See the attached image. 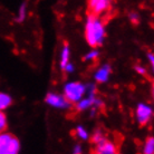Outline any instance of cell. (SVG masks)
<instances>
[{"mask_svg":"<svg viewBox=\"0 0 154 154\" xmlns=\"http://www.w3.org/2000/svg\"><path fill=\"white\" fill-rule=\"evenodd\" d=\"M85 39L93 48L100 46L105 39V25L98 16L89 14L85 21Z\"/></svg>","mask_w":154,"mask_h":154,"instance_id":"obj_1","label":"cell"},{"mask_svg":"<svg viewBox=\"0 0 154 154\" xmlns=\"http://www.w3.org/2000/svg\"><path fill=\"white\" fill-rule=\"evenodd\" d=\"M63 95L70 104H76L86 95V85L82 82H68L64 86Z\"/></svg>","mask_w":154,"mask_h":154,"instance_id":"obj_2","label":"cell"},{"mask_svg":"<svg viewBox=\"0 0 154 154\" xmlns=\"http://www.w3.org/2000/svg\"><path fill=\"white\" fill-rule=\"evenodd\" d=\"M153 116V108L152 106L146 103H140L136 106V111H135V117L137 123L141 126H144L146 124L150 123V121L152 119Z\"/></svg>","mask_w":154,"mask_h":154,"instance_id":"obj_3","label":"cell"},{"mask_svg":"<svg viewBox=\"0 0 154 154\" xmlns=\"http://www.w3.org/2000/svg\"><path fill=\"white\" fill-rule=\"evenodd\" d=\"M45 102L47 104L54 108H59V109H67L70 107V103L66 100L63 94L58 93H48L45 97Z\"/></svg>","mask_w":154,"mask_h":154,"instance_id":"obj_4","label":"cell"},{"mask_svg":"<svg viewBox=\"0 0 154 154\" xmlns=\"http://www.w3.org/2000/svg\"><path fill=\"white\" fill-rule=\"evenodd\" d=\"M112 6V0H88L89 11L93 15L100 16L107 11Z\"/></svg>","mask_w":154,"mask_h":154,"instance_id":"obj_5","label":"cell"},{"mask_svg":"<svg viewBox=\"0 0 154 154\" xmlns=\"http://www.w3.org/2000/svg\"><path fill=\"white\" fill-rule=\"evenodd\" d=\"M94 154H117L115 144L107 139L95 144V153Z\"/></svg>","mask_w":154,"mask_h":154,"instance_id":"obj_6","label":"cell"},{"mask_svg":"<svg viewBox=\"0 0 154 154\" xmlns=\"http://www.w3.org/2000/svg\"><path fill=\"white\" fill-rule=\"evenodd\" d=\"M112 74V68L108 64H104L102 65L100 68H97V70L94 74V79L95 82L100 83V84H104L109 79V76Z\"/></svg>","mask_w":154,"mask_h":154,"instance_id":"obj_7","label":"cell"},{"mask_svg":"<svg viewBox=\"0 0 154 154\" xmlns=\"http://www.w3.org/2000/svg\"><path fill=\"white\" fill-rule=\"evenodd\" d=\"M96 97V95H85L81 100H78L76 103V108L79 112H84V111L91 109L95 105Z\"/></svg>","mask_w":154,"mask_h":154,"instance_id":"obj_8","label":"cell"},{"mask_svg":"<svg viewBox=\"0 0 154 154\" xmlns=\"http://www.w3.org/2000/svg\"><path fill=\"white\" fill-rule=\"evenodd\" d=\"M68 63H70V48L68 45H64L59 56V67L64 69Z\"/></svg>","mask_w":154,"mask_h":154,"instance_id":"obj_9","label":"cell"},{"mask_svg":"<svg viewBox=\"0 0 154 154\" xmlns=\"http://www.w3.org/2000/svg\"><path fill=\"white\" fill-rule=\"evenodd\" d=\"M14 136L10 133L1 132L0 133V151H7L9 144L11 143Z\"/></svg>","mask_w":154,"mask_h":154,"instance_id":"obj_10","label":"cell"},{"mask_svg":"<svg viewBox=\"0 0 154 154\" xmlns=\"http://www.w3.org/2000/svg\"><path fill=\"white\" fill-rule=\"evenodd\" d=\"M12 104V98L11 96L7 94V93L0 92V111L4 112L5 109H7L8 107H10V105Z\"/></svg>","mask_w":154,"mask_h":154,"instance_id":"obj_11","label":"cell"},{"mask_svg":"<svg viewBox=\"0 0 154 154\" xmlns=\"http://www.w3.org/2000/svg\"><path fill=\"white\" fill-rule=\"evenodd\" d=\"M143 154H154V139L153 136L147 137L143 145Z\"/></svg>","mask_w":154,"mask_h":154,"instance_id":"obj_12","label":"cell"},{"mask_svg":"<svg viewBox=\"0 0 154 154\" xmlns=\"http://www.w3.org/2000/svg\"><path fill=\"white\" fill-rule=\"evenodd\" d=\"M26 17H27V5H26V2H23L18 8V11L16 15V20L19 23H23V20L26 19Z\"/></svg>","mask_w":154,"mask_h":154,"instance_id":"obj_13","label":"cell"},{"mask_svg":"<svg viewBox=\"0 0 154 154\" xmlns=\"http://www.w3.org/2000/svg\"><path fill=\"white\" fill-rule=\"evenodd\" d=\"M75 133H76L77 137L79 140H82V141H86V140H88V137H89L87 130H86L84 126H82V125H78V126L75 128Z\"/></svg>","mask_w":154,"mask_h":154,"instance_id":"obj_14","label":"cell"},{"mask_svg":"<svg viewBox=\"0 0 154 154\" xmlns=\"http://www.w3.org/2000/svg\"><path fill=\"white\" fill-rule=\"evenodd\" d=\"M100 56V53H98V50L96 48H93L92 50H89L87 54L84 56V59L85 60H88V62H93V60H96L97 58Z\"/></svg>","mask_w":154,"mask_h":154,"instance_id":"obj_15","label":"cell"},{"mask_svg":"<svg viewBox=\"0 0 154 154\" xmlns=\"http://www.w3.org/2000/svg\"><path fill=\"white\" fill-rule=\"evenodd\" d=\"M104 140H106V137L104 136V134H103L102 131H96L93 134L92 141L94 144H98V143L102 142V141H104Z\"/></svg>","mask_w":154,"mask_h":154,"instance_id":"obj_16","label":"cell"},{"mask_svg":"<svg viewBox=\"0 0 154 154\" xmlns=\"http://www.w3.org/2000/svg\"><path fill=\"white\" fill-rule=\"evenodd\" d=\"M6 128H7V115L5 114V112L0 111V133L5 132Z\"/></svg>","mask_w":154,"mask_h":154,"instance_id":"obj_17","label":"cell"},{"mask_svg":"<svg viewBox=\"0 0 154 154\" xmlns=\"http://www.w3.org/2000/svg\"><path fill=\"white\" fill-rule=\"evenodd\" d=\"M128 18H130V21H131L132 23H134V25H137V23H140V15L137 14V12H131L130 15H128Z\"/></svg>","mask_w":154,"mask_h":154,"instance_id":"obj_18","label":"cell"},{"mask_svg":"<svg viewBox=\"0 0 154 154\" xmlns=\"http://www.w3.org/2000/svg\"><path fill=\"white\" fill-rule=\"evenodd\" d=\"M134 69H135V72L137 74H140V75H146L147 74V70H146V68L144 67V66H142V65H136L134 67Z\"/></svg>","mask_w":154,"mask_h":154,"instance_id":"obj_19","label":"cell"},{"mask_svg":"<svg viewBox=\"0 0 154 154\" xmlns=\"http://www.w3.org/2000/svg\"><path fill=\"white\" fill-rule=\"evenodd\" d=\"M63 70H64V72H66V73L70 74V73H73L74 70H75V66H74L72 63H68V64L65 66V68H64Z\"/></svg>","mask_w":154,"mask_h":154,"instance_id":"obj_20","label":"cell"},{"mask_svg":"<svg viewBox=\"0 0 154 154\" xmlns=\"http://www.w3.org/2000/svg\"><path fill=\"white\" fill-rule=\"evenodd\" d=\"M83 153V151H82V146L79 145V144H77V145H75L73 149V154H82Z\"/></svg>","mask_w":154,"mask_h":154,"instance_id":"obj_21","label":"cell"},{"mask_svg":"<svg viewBox=\"0 0 154 154\" xmlns=\"http://www.w3.org/2000/svg\"><path fill=\"white\" fill-rule=\"evenodd\" d=\"M147 59H149V62H150L151 66H152V68H153V66H154V54L153 53H149V54H147Z\"/></svg>","mask_w":154,"mask_h":154,"instance_id":"obj_22","label":"cell"}]
</instances>
